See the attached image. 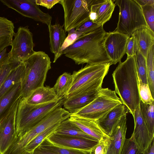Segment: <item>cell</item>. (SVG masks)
I'll return each instance as SVG.
<instances>
[{"mask_svg": "<svg viewBox=\"0 0 154 154\" xmlns=\"http://www.w3.org/2000/svg\"><path fill=\"white\" fill-rule=\"evenodd\" d=\"M106 32L103 26L78 38L62 52L76 64H96L112 62L104 44Z\"/></svg>", "mask_w": 154, "mask_h": 154, "instance_id": "1", "label": "cell"}, {"mask_svg": "<svg viewBox=\"0 0 154 154\" xmlns=\"http://www.w3.org/2000/svg\"><path fill=\"white\" fill-rule=\"evenodd\" d=\"M112 77L116 93L133 117L141 101L135 55L127 57L123 62H120L113 72Z\"/></svg>", "mask_w": 154, "mask_h": 154, "instance_id": "2", "label": "cell"}, {"mask_svg": "<svg viewBox=\"0 0 154 154\" xmlns=\"http://www.w3.org/2000/svg\"><path fill=\"white\" fill-rule=\"evenodd\" d=\"M23 63L25 69L21 82V97L26 98L34 90L44 86L51 62L47 54L39 51H35Z\"/></svg>", "mask_w": 154, "mask_h": 154, "instance_id": "3", "label": "cell"}, {"mask_svg": "<svg viewBox=\"0 0 154 154\" xmlns=\"http://www.w3.org/2000/svg\"><path fill=\"white\" fill-rule=\"evenodd\" d=\"M110 63L87 64L72 74L73 82L65 99L83 92L100 89L107 74Z\"/></svg>", "mask_w": 154, "mask_h": 154, "instance_id": "4", "label": "cell"}, {"mask_svg": "<svg viewBox=\"0 0 154 154\" xmlns=\"http://www.w3.org/2000/svg\"><path fill=\"white\" fill-rule=\"evenodd\" d=\"M65 99L33 105L28 104L20 97L16 118L17 136L32 128L55 109L62 107Z\"/></svg>", "mask_w": 154, "mask_h": 154, "instance_id": "5", "label": "cell"}, {"mask_svg": "<svg viewBox=\"0 0 154 154\" xmlns=\"http://www.w3.org/2000/svg\"><path fill=\"white\" fill-rule=\"evenodd\" d=\"M70 114L64 108H58L48 114L35 126L17 136L5 154H22L27 145L46 129L68 119Z\"/></svg>", "mask_w": 154, "mask_h": 154, "instance_id": "6", "label": "cell"}, {"mask_svg": "<svg viewBox=\"0 0 154 154\" xmlns=\"http://www.w3.org/2000/svg\"><path fill=\"white\" fill-rule=\"evenodd\" d=\"M119 8V21L114 31L131 36L136 30L147 26L141 7L135 0H115Z\"/></svg>", "mask_w": 154, "mask_h": 154, "instance_id": "7", "label": "cell"}, {"mask_svg": "<svg viewBox=\"0 0 154 154\" xmlns=\"http://www.w3.org/2000/svg\"><path fill=\"white\" fill-rule=\"evenodd\" d=\"M122 104L115 91L101 88L97 96L90 103L74 114L79 117L96 121L112 109Z\"/></svg>", "mask_w": 154, "mask_h": 154, "instance_id": "8", "label": "cell"}, {"mask_svg": "<svg viewBox=\"0 0 154 154\" xmlns=\"http://www.w3.org/2000/svg\"><path fill=\"white\" fill-rule=\"evenodd\" d=\"M94 0H60L64 12V29L69 32L89 19Z\"/></svg>", "mask_w": 154, "mask_h": 154, "instance_id": "9", "label": "cell"}, {"mask_svg": "<svg viewBox=\"0 0 154 154\" xmlns=\"http://www.w3.org/2000/svg\"><path fill=\"white\" fill-rule=\"evenodd\" d=\"M14 36L8 52V64L23 62L35 52L33 34L28 26L19 27Z\"/></svg>", "mask_w": 154, "mask_h": 154, "instance_id": "10", "label": "cell"}, {"mask_svg": "<svg viewBox=\"0 0 154 154\" xmlns=\"http://www.w3.org/2000/svg\"><path fill=\"white\" fill-rule=\"evenodd\" d=\"M0 1L8 8L15 10L24 17L48 26L51 23V16L41 11L35 0H0Z\"/></svg>", "mask_w": 154, "mask_h": 154, "instance_id": "11", "label": "cell"}, {"mask_svg": "<svg viewBox=\"0 0 154 154\" xmlns=\"http://www.w3.org/2000/svg\"><path fill=\"white\" fill-rule=\"evenodd\" d=\"M20 99L12 106L8 114L0 122V150L5 154L17 138L16 118Z\"/></svg>", "mask_w": 154, "mask_h": 154, "instance_id": "12", "label": "cell"}, {"mask_svg": "<svg viewBox=\"0 0 154 154\" xmlns=\"http://www.w3.org/2000/svg\"><path fill=\"white\" fill-rule=\"evenodd\" d=\"M130 37L114 31L106 32L104 37V46L112 64L121 61L125 54L127 43Z\"/></svg>", "mask_w": 154, "mask_h": 154, "instance_id": "13", "label": "cell"}, {"mask_svg": "<svg viewBox=\"0 0 154 154\" xmlns=\"http://www.w3.org/2000/svg\"><path fill=\"white\" fill-rule=\"evenodd\" d=\"M46 139L51 143L58 147L87 152L94 151L99 142L54 133Z\"/></svg>", "mask_w": 154, "mask_h": 154, "instance_id": "14", "label": "cell"}, {"mask_svg": "<svg viewBox=\"0 0 154 154\" xmlns=\"http://www.w3.org/2000/svg\"><path fill=\"white\" fill-rule=\"evenodd\" d=\"M134 129L130 137L141 152L144 153L154 140L141 115L139 106L135 110L133 116Z\"/></svg>", "mask_w": 154, "mask_h": 154, "instance_id": "15", "label": "cell"}, {"mask_svg": "<svg viewBox=\"0 0 154 154\" xmlns=\"http://www.w3.org/2000/svg\"><path fill=\"white\" fill-rule=\"evenodd\" d=\"M115 6L112 0H94L89 19L94 23L103 26L111 18Z\"/></svg>", "mask_w": 154, "mask_h": 154, "instance_id": "16", "label": "cell"}, {"mask_svg": "<svg viewBox=\"0 0 154 154\" xmlns=\"http://www.w3.org/2000/svg\"><path fill=\"white\" fill-rule=\"evenodd\" d=\"M127 114L123 116L109 136V143L106 154H120L126 139Z\"/></svg>", "mask_w": 154, "mask_h": 154, "instance_id": "17", "label": "cell"}, {"mask_svg": "<svg viewBox=\"0 0 154 154\" xmlns=\"http://www.w3.org/2000/svg\"><path fill=\"white\" fill-rule=\"evenodd\" d=\"M99 89L82 92L65 99L63 104L64 109L70 115L75 114L90 103L97 96Z\"/></svg>", "mask_w": 154, "mask_h": 154, "instance_id": "18", "label": "cell"}, {"mask_svg": "<svg viewBox=\"0 0 154 154\" xmlns=\"http://www.w3.org/2000/svg\"><path fill=\"white\" fill-rule=\"evenodd\" d=\"M128 110L122 104L116 106L99 119L95 121L101 129L109 136L121 117L127 114Z\"/></svg>", "mask_w": 154, "mask_h": 154, "instance_id": "19", "label": "cell"}, {"mask_svg": "<svg viewBox=\"0 0 154 154\" xmlns=\"http://www.w3.org/2000/svg\"><path fill=\"white\" fill-rule=\"evenodd\" d=\"M69 119L85 133L99 141L103 137H109L95 121L72 115Z\"/></svg>", "mask_w": 154, "mask_h": 154, "instance_id": "20", "label": "cell"}, {"mask_svg": "<svg viewBox=\"0 0 154 154\" xmlns=\"http://www.w3.org/2000/svg\"><path fill=\"white\" fill-rule=\"evenodd\" d=\"M49 34V45L51 52L54 55L53 63H55L60 57V51L66 37V32L59 23L48 26Z\"/></svg>", "mask_w": 154, "mask_h": 154, "instance_id": "21", "label": "cell"}, {"mask_svg": "<svg viewBox=\"0 0 154 154\" xmlns=\"http://www.w3.org/2000/svg\"><path fill=\"white\" fill-rule=\"evenodd\" d=\"M21 82L13 85L0 98V122L21 97Z\"/></svg>", "mask_w": 154, "mask_h": 154, "instance_id": "22", "label": "cell"}, {"mask_svg": "<svg viewBox=\"0 0 154 154\" xmlns=\"http://www.w3.org/2000/svg\"><path fill=\"white\" fill-rule=\"evenodd\" d=\"M23 98L26 103L33 105L43 104L58 100L53 88L44 86L34 90L27 98Z\"/></svg>", "mask_w": 154, "mask_h": 154, "instance_id": "23", "label": "cell"}, {"mask_svg": "<svg viewBox=\"0 0 154 154\" xmlns=\"http://www.w3.org/2000/svg\"><path fill=\"white\" fill-rule=\"evenodd\" d=\"M132 35L135 38L138 50L146 58L150 48L154 45V32L146 26L136 30Z\"/></svg>", "mask_w": 154, "mask_h": 154, "instance_id": "24", "label": "cell"}, {"mask_svg": "<svg viewBox=\"0 0 154 154\" xmlns=\"http://www.w3.org/2000/svg\"><path fill=\"white\" fill-rule=\"evenodd\" d=\"M54 133L57 135L69 136L99 142L97 139L85 133L70 121L69 118L60 123Z\"/></svg>", "mask_w": 154, "mask_h": 154, "instance_id": "25", "label": "cell"}, {"mask_svg": "<svg viewBox=\"0 0 154 154\" xmlns=\"http://www.w3.org/2000/svg\"><path fill=\"white\" fill-rule=\"evenodd\" d=\"M14 28L12 21L0 17V52L11 46L15 33Z\"/></svg>", "mask_w": 154, "mask_h": 154, "instance_id": "26", "label": "cell"}, {"mask_svg": "<svg viewBox=\"0 0 154 154\" xmlns=\"http://www.w3.org/2000/svg\"><path fill=\"white\" fill-rule=\"evenodd\" d=\"M23 62L20 63L10 72L0 88V98L13 85L21 82L25 72Z\"/></svg>", "mask_w": 154, "mask_h": 154, "instance_id": "27", "label": "cell"}, {"mask_svg": "<svg viewBox=\"0 0 154 154\" xmlns=\"http://www.w3.org/2000/svg\"><path fill=\"white\" fill-rule=\"evenodd\" d=\"M72 74L66 72L60 75L53 88L58 100L64 98L67 94L73 82Z\"/></svg>", "mask_w": 154, "mask_h": 154, "instance_id": "28", "label": "cell"}, {"mask_svg": "<svg viewBox=\"0 0 154 154\" xmlns=\"http://www.w3.org/2000/svg\"><path fill=\"white\" fill-rule=\"evenodd\" d=\"M154 103L145 104L140 101L139 107L141 115L149 132L154 137Z\"/></svg>", "mask_w": 154, "mask_h": 154, "instance_id": "29", "label": "cell"}, {"mask_svg": "<svg viewBox=\"0 0 154 154\" xmlns=\"http://www.w3.org/2000/svg\"><path fill=\"white\" fill-rule=\"evenodd\" d=\"M60 123L51 126L36 136L26 147L23 153L32 154L45 139L54 133Z\"/></svg>", "mask_w": 154, "mask_h": 154, "instance_id": "30", "label": "cell"}, {"mask_svg": "<svg viewBox=\"0 0 154 154\" xmlns=\"http://www.w3.org/2000/svg\"><path fill=\"white\" fill-rule=\"evenodd\" d=\"M154 45L150 48L146 57L148 84L154 98Z\"/></svg>", "mask_w": 154, "mask_h": 154, "instance_id": "31", "label": "cell"}, {"mask_svg": "<svg viewBox=\"0 0 154 154\" xmlns=\"http://www.w3.org/2000/svg\"><path fill=\"white\" fill-rule=\"evenodd\" d=\"M135 60L138 82L148 84L146 58L138 49L135 54Z\"/></svg>", "mask_w": 154, "mask_h": 154, "instance_id": "32", "label": "cell"}, {"mask_svg": "<svg viewBox=\"0 0 154 154\" xmlns=\"http://www.w3.org/2000/svg\"><path fill=\"white\" fill-rule=\"evenodd\" d=\"M40 147L59 154H94V150L87 152L61 148L55 146L46 138L39 146Z\"/></svg>", "mask_w": 154, "mask_h": 154, "instance_id": "33", "label": "cell"}, {"mask_svg": "<svg viewBox=\"0 0 154 154\" xmlns=\"http://www.w3.org/2000/svg\"><path fill=\"white\" fill-rule=\"evenodd\" d=\"M138 90L140 100L143 103H154V98L152 96L148 84L138 82Z\"/></svg>", "mask_w": 154, "mask_h": 154, "instance_id": "34", "label": "cell"}, {"mask_svg": "<svg viewBox=\"0 0 154 154\" xmlns=\"http://www.w3.org/2000/svg\"><path fill=\"white\" fill-rule=\"evenodd\" d=\"M146 25L154 32V5L141 6Z\"/></svg>", "mask_w": 154, "mask_h": 154, "instance_id": "35", "label": "cell"}, {"mask_svg": "<svg viewBox=\"0 0 154 154\" xmlns=\"http://www.w3.org/2000/svg\"><path fill=\"white\" fill-rule=\"evenodd\" d=\"M120 154H143L131 138H126Z\"/></svg>", "mask_w": 154, "mask_h": 154, "instance_id": "36", "label": "cell"}, {"mask_svg": "<svg viewBox=\"0 0 154 154\" xmlns=\"http://www.w3.org/2000/svg\"><path fill=\"white\" fill-rule=\"evenodd\" d=\"M100 26L89 19L79 27L74 29L81 36L92 32Z\"/></svg>", "mask_w": 154, "mask_h": 154, "instance_id": "37", "label": "cell"}, {"mask_svg": "<svg viewBox=\"0 0 154 154\" xmlns=\"http://www.w3.org/2000/svg\"><path fill=\"white\" fill-rule=\"evenodd\" d=\"M109 143V137H104L99 141L94 149V154H106Z\"/></svg>", "mask_w": 154, "mask_h": 154, "instance_id": "38", "label": "cell"}, {"mask_svg": "<svg viewBox=\"0 0 154 154\" xmlns=\"http://www.w3.org/2000/svg\"><path fill=\"white\" fill-rule=\"evenodd\" d=\"M138 48L134 36L131 35L128 39L126 46L125 54L127 57L134 56L138 51Z\"/></svg>", "mask_w": 154, "mask_h": 154, "instance_id": "39", "label": "cell"}, {"mask_svg": "<svg viewBox=\"0 0 154 154\" xmlns=\"http://www.w3.org/2000/svg\"><path fill=\"white\" fill-rule=\"evenodd\" d=\"M19 63L8 64L0 67V88L10 72Z\"/></svg>", "mask_w": 154, "mask_h": 154, "instance_id": "40", "label": "cell"}, {"mask_svg": "<svg viewBox=\"0 0 154 154\" xmlns=\"http://www.w3.org/2000/svg\"><path fill=\"white\" fill-rule=\"evenodd\" d=\"M60 0H35V2L38 5L50 9L57 3H60Z\"/></svg>", "mask_w": 154, "mask_h": 154, "instance_id": "41", "label": "cell"}, {"mask_svg": "<svg viewBox=\"0 0 154 154\" xmlns=\"http://www.w3.org/2000/svg\"><path fill=\"white\" fill-rule=\"evenodd\" d=\"M8 53L7 52V48H5L0 52V67L8 64Z\"/></svg>", "mask_w": 154, "mask_h": 154, "instance_id": "42", "label": "cell"}, {"mask_svg": "<svg viewBox=\"0 0 154 154\" xmlns=\"http://www.w3.org/2000/svg\"><path fill=\"white\" fill-rule=\"evenodd\" d=\"M32 154H59L47 149L43 148L38 146Z\"/></svg>", "mask_w": 154, "mask_h": 154, "instance_id": "43", "label": "cell"}, {"mask_svg": "<svg viewBox=\"0 0 154 154\" xmlns=\"http://www.w3.org/2000/svg\"><path fill=\"white\" fill-rule=\"evenodd\" d=\"M141 7L146 5H154V0H135Z\"/></svg>", "mask_w": 154, "mask_h": 154, "instance_id": "44", "label": "cell"}, {"mask_svg": "<svg viewBox=\"0 0 154 154\" xmlns=\"http://www.w3.org/2000/svg\"><path fill=\"white\" fill-rule=\"evenodd\" d=\"M143 154H154V140L148 148L144 152Z\"/></svg>", "mask_w": 154, "mask_h": 154, "instance_id": "45", "label": "cell"}, {"mask_svg": "<svg viewBox=\"0 0 154 154\" xmlns=\"http://www.w3.org/2000/svg\"><path fill=\"white\" fill-rule=\"evenodd\" d=\"M22 154H28V153H26V152H24Z\"/></svg>", "mask_w": 154, "mask_h": 154, "instance_id": "46", "label": "cell"}, {"mask_svg": "<svg viewBox=\"0 0 154 154\" xmlns=\"http://www.w3.org/2000/svg\"><path fill=\"white\" fill-rule=\"evenodd\" d=\"M0 154H1V152L0 150Z\"/></svg>", "mask_w": 154, "mask_h": 154, "instance_id": "47", "label": "cell"}]
</instances>
